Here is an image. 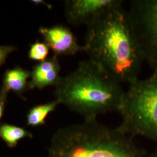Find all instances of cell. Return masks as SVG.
Instances as JSON below:
<instances>
[{"mask_svg": "<svg viewBox=\"0 0 157 157\" xmlns=\"http://www.w3.org/2000/svg\"><path fill=\"white\" fill-rule=\"evenodd\" d=\"M83 51L119 83L139 79L144 61L128 11L119 6L87 26Z\"/></svg>", "mask_w": 157, "mask_h": 157, "instance_id": "cell-1", "label": "cell"}, {"mask_svg": "<svg viewBox=\"0 0 157 157\" xmlns=\"http://www.w3.org/2000/svg\"><path fill=\"white\" fill-rule=\"evenodd\" d=\"M55 87L56 100L84 120L119 112L124 94L121 83L89 59L78 62Z\"/></svg>", "mask_w": 157, "mask_h": 157, "instance_id": "cell-2", "label": "cell"}, {"mask_svg": "<svg viewBox=\"0 0 157 157\" xmlns=\"http://www.w3.org/2000/svg\"><path fill=\"white\" fill-rule=\"evenodd\" d=\"M132 137L97 119L58 129L53 135L48 157H148Z\"/></svg>", "mask_w": 157, "mask_h": 157, "instance_id": "cell-3", "label": "cell"}, {"mask_svg": "<svg viewBox=\"0 0 157 157\" xmlns=\"http://www.w3.org/2000/svg\"><path fill=\"white\" fill-rule=\"evenodd\" d=\"M119 113L122 118L118 127L121 131L157 143V73L129 84Z\"/></svg>", "mask_w": 157, "mask_h": 157, "instance_id": "cell-4", "label": "cell"}, {"mask_svg": "<svg viewBox=\"0 0 157 157\" xmlns=\"http://www.w3.org/2000/svg\"><path fill=\"white\" fill-rule=\"evenodd\" d=\"M128 12L144 61L157 73V0H132Z\"/></svg>", "mask_w": 157, "mask_h": 157, "instance_id": "cell-5", "label": "cell"}, {"mask_svg": "<svg viewBox=\"0 0 157 157\" xmlns=\"http://www.w3.org/2000/svg\"><path fill=\"white\" fill-rule=\"evenodd\" d=\"M121 0H67L65 2V17L74 26L89 25L107 12L123 6Z\"/></svg>", "mask_w": 157, "mask_h": 157, "instance_id": "cell-6", "label": "cell"}, {"mask_svg": "<svg viewBox=\"0 0 157 157\" xmlns=\"http://www.w3.org/2000/svg\"><path fill=\"white\" fill-rule=\"evenodd\" d=\"M43 41L56 56H69L83 51L72 31L62 25L51 27H40L39 29Z\"/></svg>", "mask_w": 157, "mask_h": 157, "instance_id": "cell-7", "label": "cell"}, {"mask_svg": "<svg viewBox=\"0 0 157 157\" xmlns=\"http://www.w3.org/2000/svg\"><path fill=\"white\" fill-rule=\"evenodd\" d=\"M60 71L61 66L56 55L39 62L34 66L31 72L29 88L42 90L48 86H56L61 78Z\"/></svg>", "mask_w": 157, "mask_h": 157, "instance_id": "cell-8", "label": "cell"}, {"mask_svg": "<svg viewBox=\"0 0 157 157\" xmlns=\"http://www.w3.org/2000/svg\"><path fill=\"white\" fill-rule=\"evenodd\" d=\"M31 72L17 66L6 71L3 78V87L8 92L12 91L17 95L21 96L29 88V82Z\"/></svg>", "mask_w": 157, "mask_h": 157, "instance_id": "cell-9", "label": "cell"}, {"mask_svg": "<svg viewBox=\"0 0 157 157\" xmlns=\"http://www.w3.org/2000/svg\"><path fill=\"white\" fill-rule=\"evenodd\" d=\"M32 138L33 135L26 129L8 124L0 125V138L6 145L12 148L24 138Z\"/></svg>", "mask_w": 157, "mask_h": 157, "instance_id": "cell-10", "label": "cell"}, {"mask_svg": "<svg viewBox=\"0 0 157 157\" xmlns=\"http://www.w3.org/2000/svg\"><path fill=\"white\" fill-rule=\"evenodd\" d=\"M59 103L52 101L33 107L27 115V124L29 126L36 127L45 124V119L51 112H53Z\"/></svg>", "mask_w": 157, "mask_h": 157, "instance_id": "cell-11", "label": "cell"}, {"mask_svg": "<svg viewBox=\"0 0 157 157\" xmlns=\"http://www.w3.org/2000/svg\"><path fill=\"white\" fill-rule=\"evenodd\" d=\"M49 50L50 48L44 41L40 42L39 40H37L30 45L29 58L34 61H43L47 59Z\"/></svg>", "mask_w": 157, "mask_h": 157, "instance_id": "cell-12", "label": "cell"}, {"mask_svg": "<svg viewBox=\"0 0 157 157\" xmlns=\"http://www.w3.org/2000/svg\"><path fill=\"white\" fill-rule=\"evenodd\" d=\"M17 50V47L13 45H0V67L5 63L8 56Z\"/></svg>", "mask_w": 157, "mask_h": 157, "instance_id": "cell-13", "label": "cell"}, {"mask_svg": "<svg viewBox=\"0 0 157 157\" xmlns=\"http://www.w3.org/2000/svg\"><path fill=\"white\" fill-rule=\"evenodd\" d=\"M8 92L1 87L0 89V121L3 116L6 104L7 102V95Z\"/></svg>", "mask_w": 157, "mask_h": 157, "instance_id": "cell-14", "label": "cell"}, {"mask_svg": "<svg viewBox=\"0 0 157 157\" xmlns=\"http://www.w3.org/2000/svg\"><path fill=\"white\" fill-rule=\"evenodd\" d=\"M32 3H33L35 5H43L45 6L47 8H48V9H52V6L50 4H48L47 2H46L44 1L43 0H33L32 1Z\"/></svg>", "mask_w": 157, "mask_h": 157, "instance_id": "cell-15", "label": "cell"}, {"mask_svg": "<svg viewBox=\"0 0 157 157\" xmlns=\"http://www.w3.org/2000/svg\"><path fill=\"white\" fill-rule=\"evenodd\" d=\"M148 157H157V147L155 150L150 155H148Z\"/></svg>", "mask_w": 157, "mask_h": 157, "instance_id": "cell-16", "label": "cell"}]
</instances>
